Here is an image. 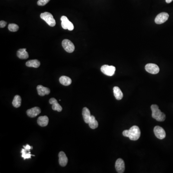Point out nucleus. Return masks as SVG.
Returning <instances> with one entry per match:
<instances>
[{"label": "nucleus", "mask_w": 173, "mask_h": 173, "mask_svg": "<svg viewBox=\"0 0 173 173\" xmlns=\"http://www.w3.org/2000/svg\"><path fill=\"white\" fill-rule=\"evenodd\" d=\"M151 109L152 111V117L157 121L162 122L165 119V115L164 113L161 111L159 109L158 105L156 104H152L151 106Z\"/></svg>", "instance_id": "nucleus-2"}, {"label": "nucleus", "mask_w": 173, "mask_h": 173, "mask_svg": "<svg viewBox=\"0 0 173 173\" xmlns=\"http://www.w3.org/2000/svg\"><path fill=\"white\" fill-rule=\"evenodd\" d=\"M59 81H60V83L66 86H69L72 83V80L70 78L65 76V75L60 77L59 78Z\"/></svg>", "instance_id": "nucleus-20"}, {"label": "nucleus", "mask_w": 173, "mask_h": 173, "mask_svg": "<svg viewBox=\"0 0 173 173\" xmlns=\"http://www.w3.org/2000/svg\"><path fill=\"white\" fill-rule=\"evenodd\" d=\"M41 113V110L38 107H33L32 108L27 110V114L30 117H35Z\"/></svg>", "instance_id": "nucleus-12"}, {"label": "nucleus", "mask_w": 173, "mask_h": 173, "mask_svg": "<svg viewBox=\"0 0 173 173\" xmlns=\"http://www.w3.org/2000/svg\"><path fill=\"white\" fill-rule=\"evenodd\" d=\"M50 1V0H39L37 2V4L39 6H44V5H45L47 3H48Z\"/></svg>", "instance_id": "nucleus-25"}, {"label": "nucleus", "mask_w": 173, "mask_h": 173, "mask_svg": "<svg viewBox=\"0 0 173 173\" xmlns=\"http://www.w3.org/2000/svg\"><path fill=\"white\" fill-rule=\"evenodd\" d=\"M6 24H7V23L6 22L2 20L0 22V27H1V28H4L6 26Z\"/></svg>", "instance_id": "nucleus-26"}, {"label": "nucleus", "mask_w": 173, "mask_h": 173, "mask_svg": "<svg viewBox=\"0 0 173 173\" xmlns=\"http://www.w3.org/2000/svg\"><path fill=\"white\" fill-rule=\"evenodd\" d=\"M24 149H22L21 150L22 157L24 158V160L27 159H30L31 157L32 156L31 154V152L30 151V149H33L32 147L27 144L26 146H23Z\"/></svg>", "instance_id": "nucleus-10"}, {"label": "nucleus", "mask_w": 173, "mask_h": 173, "mask_svg": "<svg viewBox=\"0 0 173 173\" xmlns=\"http://www.w3.org/2000/svg\"><path fill=\"white\" fill-rule=\"evenodd\" d=\"M62 46L66 51L69 53H73L75 48L74 44L70 40L67 39H65L62 40Z\"/></svg>", "instance_id": "nucleus-6"}, {"label": "nucleus", "mask_w": 173, "mask_h": 173, "mask_svg": "<svg viewBox=\"0 0 173 173\" xmlns=\"http://www.w3.org/2000/svg\"><path fill=\"white\" fill-rule=\"evenodd\" d=\"M115 67L113 66H108V65H104L101 66V72L104 73V74L108 76H112L114 74L115 71Z\"/></svg>", "instance_id": "nucleus-5"}, {"label": "nucleus", "mask_w": 173, "mask_h": 173, "mask_svg": "<svg viewBox=\"0 0 173 173\" xmlns=\"http://www.w3.org/2000/svg\"><path fill=\"white\" fill-rule=\"evenodd\" d=\"M40 17L41 19L44 20L50 27H53L56 25V20L54 19L53 15H52L51 13L49 12L41 13Z\"/></svg>", "instance_id": "nucleus-3"}, {"label": "nucleus", "mask_w": 173, "mask_h": 173, "mask_svg": "<svg viewBox=\"0 0 173 173\" xmlns=\"http://www.w3.org/2000/svg\"><path fill=\"white\" fill-rule=\"evenodd\" d=\"M26 66L30 67H34V68H38L40 66V62L39 60H31L28 61L26 62Z\"/></svg>", "instance_id": "nucleus-21"}, {"label": "nucleus", "mask_w": 173, "mask_h": 173, "mask_svg": "<svg viewBox=\"0 0 173 173\" xmlns=\"http://www.w3.org/2000/svg\"><path fill=\"white\" fill-rule=\"evenodd\" d=\"M49 103L52 105V109L54 111L60 112L62 111V107L58 104L57 101L55 98H52L50 99Z\"/></svg>", "instance_id": "nucleus-13"}, {"label": "nucleus", "mask_w": 173, "mask_h": 173, "mask_svg": "<svg viewBox=\"0 0 173 173\" xmlns=\"http://www.w3.org/2000/svg\"><path fill=\"white\" fill-rule=\"evenodd\" d=\"M169 18L168 13L162 12L157 15L155 19V22L157 24H162L166 22Z\"/></svg>", "instance_id": "nucleus-7"}, {"label": "nucleus", "mask_w": 173, "mask_h": 173, "mask_svg": "<svg viewBox=\"0 0 173 173\" xmlns=\"http://www.w3.org/2000/svg\"><path fill=\"white\" fill-rule=\"evenodd\" d=\"M114 94V97L117 100H120L122 99L123 97V94L122 91L120 90V88L117 86L114 87L113 88Z\"/></svg>", "instance_id": "nucleus-19"}, {"label": "nucleus", "mask_w": 173, "mask_h": 173, "mask_svg": "<svg viewBox=\"0 0 173 173\" xmlns=\"http://www.w3.org/2000/svg\"><path fill=\"white\" fill-rule=\"evenodd\" d=\"M61 25L62 28L64 30H68L70 31H72L74 28V26L73 25V23L71 22L67 17L66 16H62L61 18Z\"/></svg>", "instance_id": "nucleus-4"}, {"label": "nucleus", "mask_w": 173, "mask_h": 173, "mask_svg": "<svg viewBox=\"0 0 173 173\" xmlns=\"http://www.w3.org/2000/svg\"><path fill=\"white\" fill-rule=\"evenodd\" d=\"M68 162V158L63 152H60L59 153V163L62 166H66Z\"/></svg>", "instance_id": "nucleus-15"}, {"label": "nucleus", "mask_w": 173, "mask_h": 173, "mask_svg": "<svg viewBox=\"0 0 173 173\" xmlns=\"http://www.w3.org/2000/svg\"><path fill=\"white\" fill-rule=\"evenodd\" d=\"M115 167L118 173H124L125 169V165L123 160L121 158L118 159L115 162Z\"/></svg>", "instance_id": "nucleus-11"}, {"label": "nucleus", "mask_w": 173, "mask_h": 173, "mask_svg": "<svg viewBox=\"0 0 173 173\" xmlns=\"http://www.w3.org/2000/svg\"><path fill=\"white\" fill-rule=\"evenodd\" d=\"M153 131H154V134L156 137L160 139H165L166 136V133L165 132V130L161 127H155Z\"/></svg>", "instance_id": "nucleus-9"}, {"label": "nucleus", "mask_w": 173, "mask_h": 173, "mask_svg": "<svg viewBox=\"0 0 173 173\" xmlns=\"http://www.w3.org/2000/svg\"><path fill=\"white\" fill-rule=\"evenodd\" d=\"M140 129L137 126H133L129 130H125L123 132L124 137H128L131 140H137L140 136Z\"/></svg>", "instance_id": "nucleus-1"}, {"label": "nucleus", "mask_w": 173, "mask_h": 173, "mask_svg": "<svg viewBox=\"0 0 173 173\" xmlns=\"http://www.w3.org/2000/svg\"><path fill=\"white\" fill-rule=\"evenodd\" d=\"M37 123H38V125L40 127H44L47 126L49 123L48 117L47 116L40 117L37 120Z\"/></svg>", "instance_id": "nucleus-17"}, {"label": "nucleus", "mask_w": 173, "mask_h": 173, "mask_svg": "<svg viewBox=\"0 0 173 173\" xmlns=\"http://www.w3.org/2000/svg\"><path fill=\"white\" fill-rule=\"evenodd\" d=\"M145 70L147 72L152 74H157L160 71L159 66L156 64H148L145 66Z\"/></svg>", "instance_id": "nucleus-8"}, {"label": "nucleus", "mask_w": 173, "mask_h": 173, "mask_svg": "<svg viewBox=\"0 0 173 173\" xmlns=\"http://www.w3.org/2000/svg\"><path fill=\"white\" fill-rule=\"evenodd\" d=\"M13 106L15 108H18L21 106V98L19 95H15L14 96L13 102H12Z\"/></svg>", "instance_id": "nucleus-23"}, {"label": "nucleus", "mask_w": 173, "mask_h": 173, "mask_svg": "<svg viewBox=\"0 0 173 173\" xmlns=\"http://www.w3.org/2000/svg\"><path fill=\"white\" fill-rule=\"evenodd\" d=\"M88 125H89V127L93 130L98 127V125H99L98 121L96 120L95 117L93 115L91 116L90 122L88 123Z\"/></svg>", "instance_id": "nucleus-22"}, {"label": "nucleus", "mask_w": 173, "mask_h": 173, "mask_svg": "<svg viewBox=\"0 0 173 173\" xmlns=\"http://www.w3.org/2000/svg\"><path fill=\"white\" fill-rule=\"evenodd\" d=\"M26 49H21L17 52V56L18 57L21 59H27L28 58L29 56L27 52L26 51Z\"/></svg>", "instance_id": "nucleus-18"}, {"label": "nucleus", "mask_w": 173, "mask_h": 173, "mask_svg": "<svg viewBox=\"0 0 173 173\" xmlns=\"http://www.w3.org/2000/svg\"><path fill=\"white\" fill-rule=\"evenodd\" d=\"M19 29V27L15 24H10L8 25V30L10 31L15 32Z\"/></svg>", "instance_id": "nucleus-24"}, {"label": "nucleus", "mask_w": 173, "mask_h": 173, "mask_svg": "<svg viewBox=\"0 0 173 173\" xmlns=\"http://www.w3.org/2000/svg\"><path fill=\"white\" fill-rule=\"evenodd\" d=\"M82 115L85 122L87 124H88L91 115V114L90 110L87 107H84L83 109Z\"/></svg>", "instance_id": "nucleus-16"}, {"label": "nucleus", "mask_w": 173, "mask_h": 173, "mask_svg": "<svg viewBox=\"0 0 173 173\" xmlns=\"http://www.w3.org/2000/svg\"><path fill=\"white\" fill-rule=\"evenodd\" d=\"M173 1V0H165V1H166V3H167V4H169L170 2H172Z\"/></svg>", "instance_id": "nucleus-27"}, {"label": "nucleus", "mask_w": 173, "mask_h": 173, "mask_svg": "<svg viewBox=\"0 0 173 173\" xmlns=\"http://www.w3.org/2000/svg\"><path fill=\"white\" fill-rule=\"evenodd\" d=\"M38 94L40 96H44L45 95H48L50 93V90L48 88L45 87L42 85H38L37 87Z\"/></svg>", "instance_id": "nucleus-14"}]
</instances>
